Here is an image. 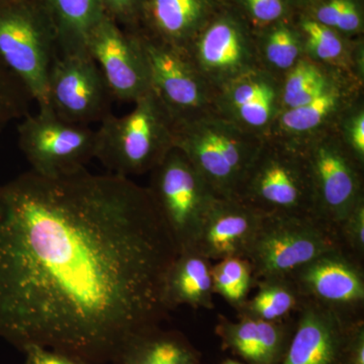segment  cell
I'll use <instances>...</instances> for the list:
<instances>
[{"instance_id":"277c9868","label":"cell","mask_w":364,"mask_h":364,"mask_svg":"<svg viewBox=\"0 0 364 364\" xmlns=\"http://www.w3.org/2000/svg\"><path fill=\"white\" fill-rule=\"evenodd\" d=\"M57 54L56 28L44 0L0 4V60L39 109H48V76Z\"/></svg>"},{"instance_id":"8d00e7d4","label":"cell","mask_w":364,"mask_h":364,"mask_svg":"<svg viewBox=\"0 0 364 364\" xmlns=\"http://www.w3.org/2000/svg\"><path fill=\"white\" fill-rule=\"evenodd\" d=\"M317 1L318 0H289L294 14L303 13Z\"/></svg>"},{"instance_id":"30bf717a","label":"cell","mask_w":364,"mask_h":364,"mask_svg":"<svg viewBox=\"0 0 364 364\" xmlns=\"http://www.w3.org/2000/svg\"><path fill=\"white\" fill-rule=\"evenodd\" d=\"M149 68L151 90L174 124L215 112L217 90L196 68L186 50L134 31Z\"/></svg>"},{"instance_id":"f1b7e54d","label":"cell","mask_w":364,"mask_h":364,"mask_svg":"<svg viewBox=\"0 0 364 364\" xmlns=\"http://www.w3.org/2000/svg\"><path fill=\"white\" fill-rule=\"evenodd\" d=\"M363 0H318L303 11L313 20L342 36L359 39L363 36L364 14Z\"/></svg>"},{"instance_id":"4316f807","label":"cell","mask_w":364,"mask_h":364,"mask_svg":"<svg viewBox=\"0 0 364 364\" xmlns=\"http://www.w3.org/2000/svg\"><path fill=\"white\" fill-rule=\"evenodd\" d=\"M338 73L340 71L321 65L304 55L282 79V112L312 100Z\"/></svg>"},{"instance_id":"3957f363","label":"cell","mask_w":364,"mask_h":364,"mask_svg":"<svg viewBox=\"0 0 364 364\" xmlns=\"http://www.w3.org/2000/svg\"><path fill=\"white\" fill-rule=\"evenodd\" d=\"M263 139L215 112L174 124V147L220 198H236Z\"/></svg>"},{"instance_id":"7a4b0ae2","label":"cell","mask_w":364,"mask_h":364,"mask_svg":"<svg viewBox=\"0 0 364 364\" xmlns=\"http://www.w3.org/2000/svg\"><path fill=\"white\" fill-rule=\"evenodd\" d=\"M124 116L109 114L95 130V159L109 173H150L174 148V122L152 90Z\"/></svg>"},{"instance_id":"ba28073f","label":"cell","mask_w":364,"mask_h":364,"mask_svg":"<svg viewBox=\"0 0 364 364\" xmlns=\"http://www.w3.org/2000/svg\"><path fill=\"white\" fill-rule=\"evenodd\" d=\"M294 146L305 158L314 215L336 231L337 225L364 200V166L347 149L336 129Z\"/></svg>"},{"instance_id":"5b68a950","label":"cell","mask_w":364,"mask_h":364,"mask_svg":"<svg viewBox=\"0 0 364 364\" xmlns=\"http://www.w3.org/2000/svg\"><path fill=\"white\" fill-rule=\"evenodd\" d=\"M236 198L262 215H314L312 186L301 150L265 136Z\"/></svg>"},{"instance_id":"2e32d148","label":"cell","mask_w":364,"mask_h":364,"mask_svg":"<svg viewBox=\"0 0 364 364\" xmlns=\"http://www.w3.org/2000/svg\"><path fill=\"white\" fill-rule=\"evenodd\" d=\"M363 88L364 82L340 72L312 100L280 112L267 136L296 145L334 130L345 112L363 97Z\"/></svg>"},{"instance_id":"4dcf8cb0","label":"cell","mask_w":364,"mask_h":364,"mask_svg":"<svg viewBox=\"0 0 364 364\" xmlns=\"http://www.w3.org/2000/svg\"><path fill=\"white\" fill-rule=\"evenodd\" d=\"M236 9L254 31L294 16L289 0H224Z\"/></svg>"},{"instance_id":"d6986e66","label":"cell","mask_w":364,"mask_h":364,"mask_svg":"<svg viewBox=\"0 0 364 364\" xmlns=\"http://www.w3.org/2000/svg\"><path fill=\"white\" fill-rule=\"evenodd\" d=\"M222 6L223 0H145L136 30L186 50Z\"/></svg>"},{"instance_id":"d590c367","label":"cell","mask_w":364,"mask_h":364,"mask_svg":"<svg viewBox=\"0 0 364 364\" xmlns=\"http://www.w3.org/2000/svg\"><path fill=\"white\" fill-rule=\"evenodd\" d=\"M21 352L25 355V364H87L39 345H28Z\"/></svg>"},{"instance_id":"4fadbf2b","label":"cell","mask_w":364,"mask_h":364,"mask_svg":"<svg viewBox=\"0 0 364 364\" xmlns=\"http://www.w3.org/2000/svg\"><path fill=\"white\" fill-rule=\"evenodd\" d=\"M304 301L338 314L349 322L363 320V262L342 249L318 256L289 275Z\"/></svg>"},{"instance_id":"ffe728a7","label":"cell","mask_w":364,"mask_h":364,"mask_svg":"<svg viewBox=\"0 0 364 364\" xmlns=\"http://www.w3.org/2000/svg\"><path fill=\"white\" fill-rule=\"evenodd\" d=\"M294 326L287 320L264 321L239 317L231 321L220 315L215 334L246 364H279L286 355Z\"/></svg>"},{"instance_id":"9a60e30c","label":"cell","mask_w":364,"mask_h":364,"mask_svg":"<svg viewBox=\"0 0 364 364\" xmlns=\"http://www.w3.org/2000/svg\"><path fill=\"white\" fill-rule=\"evenodd\" d=\"M215 107L227 121L265 138L282 112V78L255 67L220 87Z\"/></svg>"},{"instance_id":"74e56055","label":"cell","mask_w":364,"mask_h":364,"mask_svg":"<svg viewBox=\"0 0 364 364\" xmlns=\"http://www.w3.org/2000/svg\"><path fill=\"white\" fill-rule=\"evenodd\" d=\"M221 364H246L244 363H241V361L235 360V359H226V360L223 361Z\"/></svg>"},{"instance_id":"1f68e13d","label":"cell","mask_w":364,"mask_h":364,"mask_svg":"<svg viewBox=\"0 0 364 364\" xmlns=\"http://www.w3.org/2000/svg\"><path fill=\"white\" fill-rule=\"evenodd\" d=\"M342 142L364 166V97L349 107L336 127Z\"/></svg>"},{"instance_id":"8fae6325","label":"cell","mask_w":364,"mask_h":364,"mask_svg":"<svg viewBox=\"0 0 364 364\" xmlns=\"http://www.w3.org/2000/svg\"><path fill=\"white\" fill-rule=\"evenodd\" d=\"M48 109L68 123L90 126L112 114L114 102L90 53L57 54L47 83Z\"/></svg>"},{"instance_id":"f35d334b","label":"cell","mask_w":364,"mask_h":364,"mask_svg":"<svg viewBox=\"0 0 364 364\" xmlns=\"http://www.w3.org/2000/svg\"><path fill=\"white\" fill-rule=\"evenodd\" d=\"M9 1V0H0V4H2V2H6Z\"/></svg>"},{"instance_id":"52a82bcc","label":"cell","mask_w":364,"mask_h":364,"mask_svg":"<svg viewBox=\"0 0 364 364\" xmlns=\"http://www.w3.org/2000/svg\"><path fill=\"white\" fill-rule=\"evenodd\" d=\"M179 252L193 250L218 196L182 151L174 147L150 172L147 186Z\"/></svg>"},{"instance_id":"484cf974","label":"cell","mask_w":364,"mask_h":364,"mask_svg":"<svg viewBox=\"0 0 364 364\" xmlns=\"http://www.w3.org/2000/svg\"><path fill=\"white\" fill-rule=\"evenodd\" d=\"M257 293L237 310L238 317L264 321L287 320L298 312L303 303L294 280L289 277L256 280Z\"/></svg>"},{"instance_id":"8992f818","label":"cell","mask_w":364,"mask_h":364,"mask_svg":"<svg viewBox=\"0 0 364 364\" xmlns=\"http://www.w3.org/2000/svg\"><path fill=\"white\" fill-rule=\"evenodd\" d=\"M334 249H341L336 231L314 215H263L245 258L255 282L289 277Z\"/></svg>"},{"instance_id":"603a6c76","label":"cell","mask_w":364,"mask_h":364,"mask_svg":"<svg viewBox=\"0 0 364 364\" xmlns=\"http://www.w3.org/2000/svg\"><path fill=\"white\" fill-rule=\"evenodd\" d=\"M200 355L182 333L160 326L132 336L112 364H200Z\"/></svg>"},{"instance_id":"6da1fadb","label":"cell","mask_w":364,"mask_h":364,"mask_svg":"<svg viewBox=\"0 0 364 364\" xmlns=\"http://www.w3.org/2000/svg\"><path fill=\"white\" fill-rule=\"evenodd\" d=\"M178 250L147 186L85 169L0 186V338L114 363L166 318Z\"/></svg>"},{"instance_id":"cb8c5ba5","label":"cell","mask_w":364,"mask_h":364,"mask_svg":"<svg viewBox=\"0 0 364 364\" xmlns=\"http://www.w3.org/2000/svg\"><path fill=\"white\" fill-rule=\"evenodd\" d=\"M58 38L59 54L87 52V41L105 16L100 0H44Z\"/></svg>"},{"instance_id":"e0dca14e","label":"cell","mask_w":364,"mask_h":364,"mask_svg":"<svg viewBox=\"0 0 364 364\" xmlns=\"http://www.w3.org/2000/svg\"><path fill=\"white\" fill-rule=\"evenodd\" d=\"M353 323L303 299L293 336L279 364H342L347 334Z\"/></svg>"},{"instance_id":"f546056e","label":"cell","mask_w":364,"mask_h":364,"mask_svg":"<svg viewBox=\"0 0 364 364\" xmlns=\"http://www.w3.org/2000/svg\"><path fill=\"white\" fill-rule=\"evenodd\" d=\"M32 97L0 60V133L14 119L28 114V102Z\"/></svg>"},{"instance_id":"44dd1931","label":"cell","mask_w":364,"mask_h":364,"mask_svg":"<svg viewBox=\"0 0 364 364\" xmlns=\"http://www.w3.org/2000/svg\"><path fill=\"white\" fill-rule=\"evenodd\" d=\"M294 21L301 35L305 56L364 82L363 38L344 37L305 14H294Z\"/></svg>"},{"instance_id":"ac0fdd59","label":"cell","mask_w":364,"mask_h":364,"mask_svg":"<svg viewBox=\"0 0 364 364\" xmlns=\"http://www.w3.org/2000/svg\"><path fill=\"white\" fill-rule=\"evenodd\" d=\"M263 215L237 198H217L208 210L198 251L210 261L246 257Z\"/></svg>"},{"instance_id":"836d02e7","label":"cell","mask_w":364,"mask_h":364,"mask_svg":"<svg viewBox=\"0 0 364 364\" xmlns=\"http://www.w3.org/2000/svg\"><path fill=\"white\" fill-rule=\"evenodd\" d=\"M145 0H100L107 16L124 30H136Z\"/></svg>"},{"instance_id":"d4e9b609","label":"cell","mask_w":364,"mask_h":364,"mask_svg":"<svg viewBox=\"0 0 364 364\" xmlns=\"http://www.w3.org/2000/svg\"><path fill=\"white\" fill-rule=\"evenodd\" d=\"M254 37L258 66L277 77L282 79L305 55L294 16L254 31Z\"/></svg>"},{"instance_id":"7402d4cb","label":"cell","mask_w":364,"mask_h":364,"mask_svg":"<svg viewBox=\"0 0 364 364\" xmlns=\"http://www.w3.org/2000/svg\"><path fill=\"white\" fill-rule=\"evenodd\" d=\"M212 265L196 250L177 254L166 273L163 287V299L169 312L181 306L214 309Z\"/></svg>"},{"instance_id":"e575fe53","label":"cell","mask_w":364,"mask_h":364,"mask_svg":"<svg viewBox=\"0 0 364 364\" xmlns=\"http://www.w3.org/2000/svg\"><path fill=\"white\" fill-rule=\"evenodd\" d=\"M342 364H364V321L354 322L349 328L344 345Z\"/></svg>"},{"instance_id":"5bb4252c","label":"cell","mask_w":364,"mask_h":364,"mask_svg":"<svg viewBox=\"0 0 364 364\" xmlns=\"http://www.w3.org/2000/svg\"><path fill=\"white\" fill-rule=\"evenodd\" d=\"M87 51L114 100L133 104L151 90L147 60L134 31L105 14L88 38Z\"/></svg>"},{"instance_id":"d6a6232c","label":"cell","mask_w":364,"mask_h":364,"mask_svg":"<svg viewBox=\"0 0 364 364\" xmlns=\"http://www.w3.org/2000/svg\"><path fill=\"white\" fill-rule=\"evenodd\" d=\"M340 247L356 260L364 257V200H360L336 227Z\"/></svg>"},{"instance_id":"83f0119b","label":"cell","mask_w":364,"mask_h":364,"mask_svg":"<svg viewBox=\"0 0 364 364\" xmlns=\"http://www.w3.org/2000/svg\"><path fill=\"white\" fill-rule=\"evenodd\" d=\"M213 289L230 306L238 310L248 299L254 284L250 262L244 257H229L212 265Z\"/></svg>"},{"instance_id":"9c48e42d","label":"cell","mask_w":364,"mask_h":364,"mask_svg":"<svg viewBox=\"0 0 364 364\" xmlns=\"http://www.w3.org/2000/svg\"><path fill=\"white\" fill-rule=\"evenodd\" d=\"M18 127V146L31 170L41 176H70L95 159L97 133L90 126L72 124L49 109L26 114Z\"/></svg>"},{"instance_id":"7c38bea8","label":"cell","mask_w":364,"mask_h":364,"mask_svg":"<svg viewBox=\"0 0 364 364\" xmlns=\"http://www.w3.org/2000/svg\"><path fill=\"white\" fill-rule=\"evenodd\" d=\"M186 51L215 90L258 66L253 28L224 0Z\"/></svg>"}]
</instances>
